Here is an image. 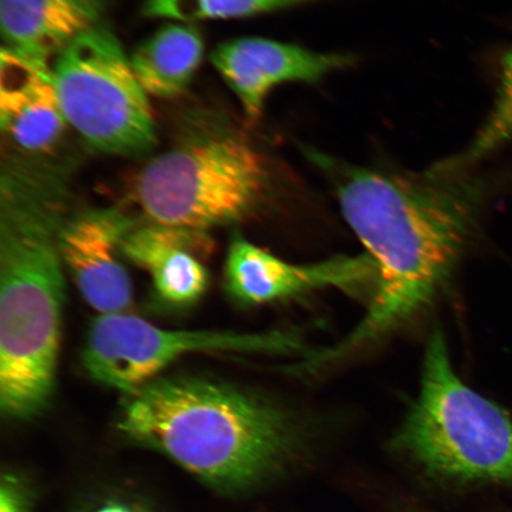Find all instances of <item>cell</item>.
<instances>
[{
  "mask_svg": "<svg viewBox=\"0 0 512 512\" xmlns=\"http://www.w3.org/2000/svg\"><path fill=\"white\" fill-rule=\"evenodd\" d=\"M271 164L247 138L220 131L178 143L140 172L146 221L203 230L239 223L270 194Z\"/></svg>",
  "mask_w": 512,
  "mask_h": 512,
  "instance_id": "5b68a950",
  "label": "cell"
},
{
  "mask_svg": "<svg viewBox=\"0 0 512 512\" xmlns=\"http://www.w3.org/2000/svg\"><path fill=\"white\" fill-rule=\"evenodd\" d=\"M136 223L120 209H91L70 216L62 230L64 268L100 316L123 313L132 304V281L121 261V243Z\"/></svg>",
  "mask_w": 512,
  "mask_h": 512,
  "instance_id": "ba28073f",
  "label": "cell"
},
{
  "mask_svg": "<svg viewBox=\"0 0 512 512\" xmlns=\"http://www.w3.org/2000/svg\"><path fill=\"white\" fill-rule=\"evenodd\" d=\"M395 444L435 477L512 486L510 416L454 373L439 330L428 339L418 399Z\"/></svg>",
  "mask_w": 512,
  "mask_h": 512,
  "instance_id": "277c9868",
  "label": "cell"
},
{
  "mask_svg": "<svg viewBox=\"0 0 512 512\" xmlns=\"http://www.w3.org/2000/svg\"><path fill=\"white\" fill-rule=\"evenodd\" d=\"M334 181L342 214L375 264L366 317L341 344L307 367L320 366L412 317L443 287L475 228L482 184L440 162L426 171L364 168L303 146Z\"/></svg>",
  "mask_w": 512,
  "mask_h": 512,
  "instance_id": "6da1fadb",
  "label": "cell"
},
{
  "mask_svg": "<svg viewBox=\"0 0 512 512\" xmlns=\"http://www.w3.org/2000/svg\"><path fill=\"white\" fill-rule=\"evenodd\" d=\"M0 512H27L21 486L10 476L4 477L0 490Z\"/></svg>",
  "mask_w": 512,
  "mask_h": 512,
  "instance_id": "e0dca14e",
  "label": "cell"
},
{
  "mask_svg": "<svg viewBox=\"0 0 512 512\" xmlns=\"http://www.w3.org/2000/svg\"><path fill=\"white\" fill-rule=\"evenodd\" d=\"M316 2L322 0H146L144 14L194 22L251 17Z\"/></svg>",
  "mask_w": 512,
  "mask_h": 512,
  "instance_id": "9a60e30c",
  "label": "cell"
},
{
  "mask_svg": "<svg viewBox=\"0 0 512 512\" xmlns=\"http://www.w3.org/2000/svg\"><path fill=\"white\" fill-rule=\"evenodd\" d=\"M118 428L223 491L247 489L274 475L300 444L283 409L200 376H158L123 394Z\"/></svg>",
  "mask_w": 512,
  "mask_h": 512,
  "instance_id": "3957f363",
  "label": "cell"
},
{
  "mask_svg": "<svg viewBox=\"0 0 512 512\" xmlns=\"http://www.w3.org/2000/svg\"><path fill=\"white\" fill-rule=\"evenodd\" d=\"M512 138V48L504 55L497 98L494 108L472 144L466 151L447 162L467 169L478 160L490 155Z\"/></svg>",
  "mask_w": 512,
  "mask_h": 512,
  "instance_id": "2e32d148",
  "label": "cell"
},
{
  "mask_svg": "<svg viewBox=\"0 0 512 512\" xmlns=\"http://www.w3.org/2000/svg\"><path fill=\"white\" fill-rule=\"evenodd\" d=\"M211 62L239 99L246 117L258 120L275 87L286 82H318L351 66L354 57L245 37L220 44L211 55Z\"/></svg>",
  "mask_w": 512,
  "mask_h": 512,
  "instance_id": "9c48e42d",
  "label": "cell"
},
{
  "mask_svg": "<svg viewBox=\"0 0 512 512\" xmlns=\"http://www.w3.org/2000/svg\"><path fill=\"white\" fill-rule=\"evenodd\" d=\"M66 178L11 166L0 200V411L34 418L53 396L66 300Z\"/></svg>",
  "mask_w": 512,
  "mask_h": 512,
  "instance_id": "7a4b0ae2",
  "label": "cell"
},
{
  "mask_svg": "<svg viewBox=\"0 0 512 512\" xmlns=\"http://www.w3.org/2000/svg\"><path fill=\"white\" fill-rule=\"evenodd\" d=\"M203 51V38L195 27L169 24L140 44L130 60L147 95L172 99L187 91Z\"/></svg>",
  "mask_w": 512,
  "mask_h": 512,
  "instance_id": "5bb4252c",
  "label": "cell"
},
{
  "mask_svg": "<svg viewBox=\"0 0 512 512\" xmlns=\"http://www.w3.org/2000/svg\"><path fill=\"white\" fill-rule=\"evenodd\" d=\"M93 512H145L138 508L131 507V505L121 504V503H110L104 505V507L99 508Z\"/></svg>",
  "mask_w": 512,
  "mask_h": 512,
  "instance_id": "ac0fdd59",
  "label": "cell"
},
{
  "mask_svg": "<svg viewBox=\"0 0 512 512\" xmlns=\"http://www.w3.org/2000/svg\"><path fill=\"white\" fill-rule=\"evenodd\" d=\"M370 256L294 265L235 234L224 264V285L236 303L253 306L324 287L348 288L375 278Z\"/></svg>",
  "mask_w": 512,
  "mask_h": 512,
  "instance_id": "30bf717a",
  "label": "cell"
},
{
  "mask_svg": "<svg viewBox=\"0 0 512 512\" xmlns=\"http://www.w3.org/2000/svg\"><path fill=\"white\" fill-rule=\"evenodd\" d=\"M213 248L208 232L146 220L134 224L121 243L124 258L151 275L160 302L178 309L206 294L209 272L202 260Z\"/></svg>",
  "mask_w": 512,
  "mask_h": 512,
  "instance_id": "8fae6325",
  "label": "cell"
},
{
  "mask_svg": "<svg viewBox=\"0 0 512 512\" xmlns=\"http://www.w3.org/2000/svg\"><path fill=\"white\" fill-rule=\"evenodd\" d=\"M0 124L30 152L51 149L67 124L51 68L6 48L0 55Z\"/></svg>",
  "mask_w": 512,
  "mask_h": 512,
  "instance_id": "7c38bea8",
  "label": "cell"
},
{
  "mask_svg": "<svg viewBox=\"0 0 512 512\" xmlns=\"http://www.w3.org/2000/svg\"><path fill=\"white\" fill-rule=\"evenodd\" d=\"M294 345L293 338L279 332L166 330L123 312L93 320L82 362L94 381L126 394L155 380L179 357L194 352H278L292 350Z\"/></svg>",
  "mask_w": 512,
  "mask_h": 512,
  "instance_id": "52a82bcc",
  "label": "cell"
},
{
  "mask_svg": "<svg viewBox=\"0 0 512 512\" xmlns=\"http://www.w3.org/2000/svg\"><path fill=\"white\" fill-rule=\"evenodd\" d=\"M99 14L100 0H0L4 48L48 66L51 57L98 27Z\"/></svg>",
  "mask_w": 512,
  "mask_h": 512,
  "instance_id": "4fadbf2b",
  "label": "cell"
},
{
  "mask_svg": "<svg viewBox=\"0 0 512 512\" xmlns=\"http://www.w3.org/2000/svg\"><path fill=\"white\" fill-rule=\"evenodd\" d=\"M64 119L94 149L136 156L157 143L149 98L118 38L95 27L51 68Z\"/></svg>",
  "mask_w": 512,
  "mask_h": 512,
  "instance_id": "8992f818",
  "label": "cell"
}]
</instances>
